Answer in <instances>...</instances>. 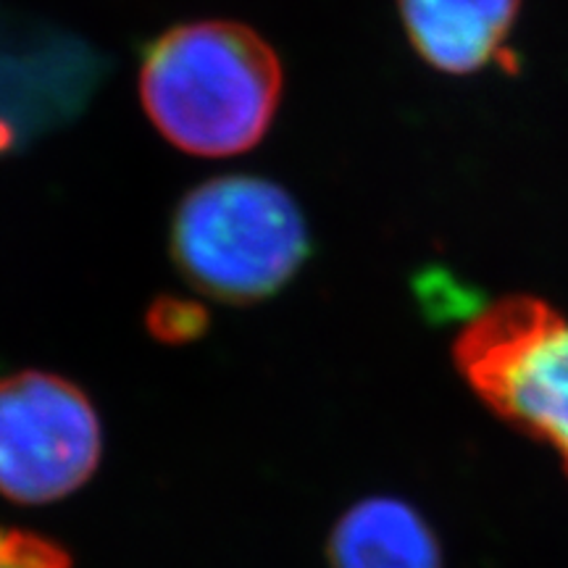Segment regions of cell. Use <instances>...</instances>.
<instances>
[{
    "label": "cell",
    "mask_w": 568,
    "mask_h": 568,
    "mask_svg": "<svg viewBox=\"0 0 568 568\" xmlns=\"http://www.w3.org/2000/svg\"><path fill=\"white\" fill-rule=\"evenodd\" d=\"M205 324H209L205 311L187 301H159L148 316L153 335L166 343H184V339L203 335Z\"/></svg>",
    "instance_id": "ba28073f"
},
{
    "label": "cell",
    "mask_w": 568,
    "mask_h": 568,
    "mask_svg": "<svg viewBox=\"0 0 568 568\" xmlns=\"http://www.w3.org/2000/svg\"><path fill=\"white\" fill-rule=\"evenodd\" d=\"M308 251V226L297 203L261 176H219L176 205L174 264L195 290L222 303L276 295Z\"/></svg>",
    "instance_id": "7a4b0ae2"
},
{
    "label": "cell",
    "mask_w": 568,
    "mask_h": 568,
    "mask_svg": "<svg viewBox=\"0 0 568 568\" xmlns=\"http://www.w3.org/2000/svg\"><path fill=\"white\" fill-rule=\"evenodd\" d=\"M272 45L237 21H195L151 42L140 98L163 138L184 153L237 155L258 145L282 98Z\"/></svg>",
    "instance_id": "6da1fadb"
},
{
    "label": "cell",
    "mask_w": 568,
    "mask_h": 568,
    "mask_svg": "<svg viewBox=\"0 0 568 568\" xmlns=\"http://www.w3.org/2000/svg\"><path fill=\"white\" fill-rule=\"evenodd\" d=\"M101 458V416L82 387L48 372L0 379V495L59 503L88 485Z\"/></svg>",
    "instance_id": "277c9868"
},
{
    "label": "cell",
    "mask_w": 568,
    "mask_h": 568,
    "mask_svg": "<svg viewBox=\"0 0 568 568\" xmlns=\"http://www.w3.org/2000/svg\"><path fill=\"white\" fill-rule=\"evenodd\" d=\"M0 568H71V560L48 537L0 524Z\"/></svg>",
    "instance_id": "52a82bcc"
},
{
    "label": "cell",
    "mask_w": 568,
    "mask_h": 568,
    "mask_svg": "<svg viewBox=\"0 0 568 568\" xmlns=\"http://www.w3.org/2000/svg\"><path fill=\"white\" fill-rule=\"evenodd\" d=\"M521 0H400L403 24L418 55L447 74L506 67Z\"/></svg>",
    "instance_id": "5b68a950"
},
{
    "label": "cell",
    "mask_w": 568,
    "mask_h": 568,
    "mask_svg": "<svg viewBox=\"0 0 568 568\" xmlns=\"http://www.w3.org/2000/svg\"><path fill=\"white\" fill-rule=\"evenodd\" d=\"M332 568H443L424 516L400 497H366L347 508L329 537Z\"/></svg>",
    "instance_id": "8992f818"
},
{
    "label": "cell",
    "mask_w": 568,
    "mask_h": 568,
    "mask_svg": "<svg viewBox=\"0 0 568 568\" xmlns=\"http://www.w3.org/2000/svg\"><path fill=\"white\" fill-rule=\"evenodd\" d=\"M456 361L481 400L550 445L568 474V316L527 295L497 301L464 326Z\"/></svg>",
    "instance_id": "3957f363"
}]
</instances>
